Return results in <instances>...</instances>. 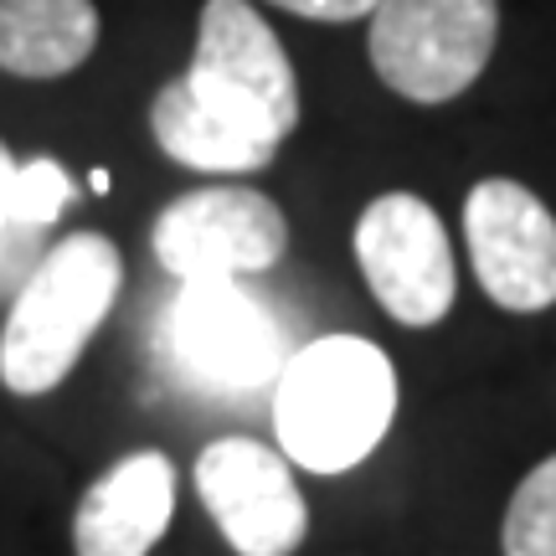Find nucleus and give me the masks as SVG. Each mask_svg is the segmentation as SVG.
<instances>
[{
	"instance_id": "nucleus-1",
	"label": "nucleus",
	"mask_w": 556,
	"mask_h": 556,
	"mask_svg": "<svg viewBox=\"0 0 556 556\" xmlns=\"http://www.w3.org/2000/svg\"><path fill=\"white\" fill-rule=\"evenodd\" d=\"M294 124L299 83L274 26L248 0H206L186 78L165 83L150 103L160 150L186 170L248 176L274 165Z\"/></svg>"
},
{
	"instance_id": "nucleus-2",
	"label": "nucleus",
	"mask_w": 556,
	"mask_h": 556,
	"mask_svg": "<svg viewBox=\"0 0 556 556\" xmlns=\"http://www.w3.org/2000/svg\"><path fill=\"white\" fill-rule=\"evenodd\" d=\"M397 417V371L361 336H325L283 361L274 381V433L289 464L345 475L377 454Z\"/></svg>"
},
{
	"instance_id": "nucleus-3",
	"label": "nucleus",
	"mask_w": 556,
	"mask_h": 556,
	"mask_svg": "<svg viewBox=\"0 0 556 556\" xmlns=\"http://www.w3.org/2000/svg\"><path fill=\"white\" fill-rule=\"evenodd\" d=\"M124 283L119 248L99 232L62 238L21 283L5 336H0V381L21 397L52 392L73 366L83 345L93 340Z\"/></svg>"
},
{
	"instance_id": "nucleus-4",
	"label": "nucleus",
	"mask_w": 556,
	"mask_h": 556,
	"mask_svg": "<svg viewBox=\"0 0 556 556\" xmlns=\"http://www.w3.org/2000/svg\"><path fill=\"white\" fill-rule=\"evenodd\" d=\"M500 37V0H377L371 67L407 103H448L475 88Z\"/></svg>"
},
{
	"instance_id": "nucleus-5",
	"label": "nucleus",
	"mask_w": 556,
	"mask_h": 556,
	"mask_svg": "<svg viewBox=\"0 0 556 556\" xmlns=\"http://www.w3.org/2000/svg\"><path fill=\"white\" fill-rule=\"evenodd\" d=\"M356 258L366 289L397 325H438L454 309L458 274L438 212L413 191H387L356 222Z\"/></svg>"
},
{
	"instance_id": "nucleus-6",
	"label": "nucleus",
	"mask_w": 556,
	"mask_h": 556,
	"mask_svg": "<svg viewBox=\"0 0 556 556\" xmlns=\"http://www.w3.org/2000/svg\"><path fill=\"white\" fill-rule=\"evenodd\" d=\"M289 248V222L278 201L248 186H206L176 197L155 217V258L180 283L238 278L274 268Z\"/></svg>"
},
{
	"instance_id": "nucleus-7",
	"label": "nucleus",
	"mask_w": 556,
	"mask_h": 556,
	"mask_svg": "<svg viewBox=\"0 0 556 556\" xmlns=\"http://www.w3.org/2000/svg\"><path fill=\"white\" fill-rule=\"evenodd\" d=\"M170 345L176 361L206 387H274L289 345L278 319L232 278H191L170 304Z\"/></svg>"
},
{
	"instance_id": "nucleus-8",
	"label": "nucleus",
	"mask_w": 556,
	"mask_h": 556,
	"mask_svg": "<svg viewBox=\"0 0 556 556\" xmlns=\"http://www.w3.org/2000/svg\"><path fill=\"white\" fill-rule=\"evenodd\" d=\"M197 495L238 556H289L309 531L289 458L258 438H217L197 458Z\"/></svg>"
},
{
	"instance_id": "nucleus-9",
	"label": "nucleus",
	"mask_w": 556,
	"mask_h": 556,
	"mask_svg": "<svg viewBox=\"0 0 556 556\" xmlns=\"http://www.w3.org/2000/svg\"><path fill=\"white\" fill-rule=\"evenodd\" d=\"M464 238L484 294L500 309L536 315L556 304V217L520 180H479L464 201Z\"/></svg>"
},
{
	"instance_id": "nucleus-10",
	"label": "nucleus",
	"mask_w": 556,
	"mask_h": 556,
	"mask_svg": "<svg viewBox=\"0 0 556 556\" xmlns=\"http://www.w3.org/2000/svg\"><path fill=\"white\" fill-rule=\"evenodd\" d=\"M176 516V464L155 448L119 458L88 484L73 516L78 556H150Z\"/></svg>"
},
{
	"instance_id": "nucleus-11",
	"label": "nucleus",
	"mask_w": 556,
	"mask_h": 556,
	"mask_svg": "<svg viewBox=\"0 0 556 556\" xmlns=\"http://www.w3.org/2000/svg\"><path fill=\"white\" fill-rule=\"evenodd\" d=\"M99 47L93 0H0V73L62 78Z\"/></svg>"
},
{
	"instance_id": "nucleus-12",
	"label": "nucleus",
	"mask_w": 556,
	"mask_h": 556,
	"mask_svg": "<svg viewBox=\"0 0 556 556\" xmlns=\"http://www.w3.org/2000/svg\"><path fill=\"white\" fill-rule=\"evenodd\" d=\"M505 556H556V454L536 464L510 495Z\"/></svg>"
},
{
	"instance_id": "nucleus-13",
	"label": "nucleus",
	"mask_w": 556,
	"mask_h": 556,
	"mask_svg": "<svg viewBox=\"0 0 556 556\" xmlns=\"http://www.w3.org/2000/svg\"><path fill=\"white\" fill-rule=\"evenodd\" d=\"M73 201V180L58 160H26L16 170V201H11V222L16 227H41L58 222L62 206Z\"/></svg>"
},
{
	"instance_id": "nucleus-14",
	"label": "nucleus",
	"mask_w": 556,
	"mask_h": 556,
	"mask_svg": "<svg viewBox=\"0 0 556 556\" xmlns=\"http://www.w3.org/2000/svg\"><path fill=\"white\" fill-rule=\"evenodd\" d=\"M268 5H278V11H294V16L304 21H361L377 11V0H268Z\"/></svg>"
},
{
	"instance_id": "nucleus-15",
	"label": "nucleus",
	"mask_w": 556,
	"mask_h": 556,
	"mask_svg": "<svg viewBox=\"0 0 556 556\" xmlns=\"http://www.w3.org/2000/svg\"><path fill=\"white\" fill-rule=\"evenodd\" d=\"M16 160H11V150H5V144H0V232H5V227H16V222H11V201H16Z\"/></svg>"
},
{
	"instance_id": "nucleus-16",
	"label": "nucleus",
	"mask_w": 556,
	"mask_h": 556,
	"mask_svg": "<svg viewBox=\"0 0 556 556\" xmlns=\"http://www.w3.org/2000/svg\"><path fill=\"white\" fill-rule=\"evenodd\" d=\"M88 186H93V191L103 197V191H109V170H93V176H88Z\"/></svg>"
}]
</instances>
